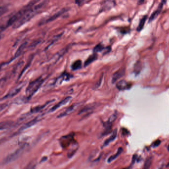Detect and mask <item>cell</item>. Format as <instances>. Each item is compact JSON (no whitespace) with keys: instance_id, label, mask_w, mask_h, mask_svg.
<instances>
[{"instance_id":"14","label":"cell","mask_w":169,"mask_h":169,"mask_svg":"<svg viewBox=\"0 0 169 169\" xmlns=\"http://www.w3.org/2000/svg\"><path fill=\"white\" fill-rule=\"evenodd\" d=\"M117 129H115L113 131L112 133V134L109 138L106 139L105 141L103 143L102 146V148L107 147V146H108L110 143L113 142V141H114L115 139H116V138H117Z\"/></svg>"},{"instance_id":"16","label":"cell","mask_w":169,"mask_h":169,"mask_svg":"<svg viewBox=\"0 0 169 169\" xmlns=\"http://www.w3.org/2000/svg\"><path fill=\"white\" fill-rule=\"evenodd\" d=\"M15 125L14 122L11 121H6L0 122V130H6L13 127Z\"/></svg>"},{"instance_id":"5","label":"cell","mask_w":169,"mask_h":169,"mask_svg":"<svg viewBox=\"0 0 169 169\" xmlns=\"http://www.w3.org/2000/svg\"><path fill=\"white\" fill-rule=\"evenodd\" d=\"M24 86V83H21L19 84L17 86L14 87V88H13L11 91H10L8 93L6 94L5 96L2 98L1 100L7 99H9L14 96L15 95L18 93L22 89V87H23Z\"/></svg>"},{"instance_id":"23","label":"cell","mask_w":169,"mask_h":169,"mask_svg":"<svg viewBox=\"0 0 169 169\" xmlns=\"http://www.w3.org/2000/svg\"><path fill=\"white\" fill-rule=\"evenodd\" d=\"M27 44V42H25V43H24L23 44L21 45V47L17 50V52H16V54H15V58H17V57L21 55V54H22V52L25 49V47H26Z\"/></svg>"},{"instance_id":"19","label":"cell","mask_w":169,"mask_h":169,"mask_svg":"<svg viewBox=\"0 0 169 169\" xmlns=\"http://www.w3.org/2000/svg\"><path fill=\"white\" fill-rule=\"evenodd\" d=\"M123 151V149L121 147H120L118 149L117 152H116V153L114 154V155H112L109 158H108L107 160V162L108 163H111L114 160L116 159V158H118V157L119 156V155H120L121 153Z\"/></svg>"},{"instance_id":"2","label":"cell","mask_w":169,"mask_h":169,"mask_svg":"<svg viewBox=\"0 0 169 169\" xmlns=\"http://www.w3.org/2000/svg\"><path fill=\"white\" fill-rule=\"evenodd\" d=\"M37 2H38V1H32V2H30L29 3H28L26 6H24L22 9L19 11L18 12L16 13V14H14L12 17L9 19V21L6 24V27L10 26L11 25L17 22V21H18L24 16V14H25V13H26L27 11H28L30 8L32 7Z\"/></svg>"},{"instance_id":"37","label":"cell","mask_w":169,"mask_h":169,"mask_svg":"<svg viewBox=\"0 0 169 169\" xmlns=\"http://www.w3.org/2000/svg\"><path fill=\"white\" fill-rule=\"evenodd\" d=\"M159 169H163V168H162V167L160 168Z\"/></svg>"},{"instance_id":"36","label":"cell","mask_w":169,"mask_h":169,"mask_svg":"<svg viewBox=\"0 0 169 169\" xmlns=\"http://www.w3.org/2000/svg\"><path fill=\"white\" fill-rule=\"evenodd\" d=\"M167 167H168V166H169V163H168V164H167Z\"/></svg>"},{"instance_id":"3","label":"cell","mask_w":169,"mask_h":169,"mask_svg":"<svg viewBox=\"0 0 169 169\" xmlns=\"http://www.w3.org/2000/svg\"><path fill=\"white\" fill-rule=\"evenodd\" d=\"M27 147V144L26 143L22 144L21 147L15 150L11 154H9L6 158L3 160L2 164L3 165L7 164L15 161L18 159L20 157L23 153L25 151V149Z\"/></svg>"},{"instance_id":"29","label":"cell","mask_w":169,"mask_h":169,"mask_svg":"<svg viewBox=\"0 0 169 169\" xmlns=\"http://www.w3.org/2000/svg\"><path fill=\"white\" fill-rule=\"evenodd\" d=\"M36 166V163L35 161H32L29 163L26 167L24 169H34Z\"/></svg>"},{"instance_id":"10","label":"cell","mask_w":169,"mask_h":169,"mask_svg":"<svg viewBox=\"0 0 169 169\" xmlns=\"http://www.w3.org/2000/svg\"><path fill=\"white\" fill-rule=\"evenodd\" d=\"M71 98H71V96L66 97V98L62 100L61 101H60V102H58L57 104L55 105V106H53L50 109L49 112H53L56 111V110L59 109L62 106H64L66 104H67V103H68L69 101H70Z\"/></svg>"},{"instance_id":"32","label":"cell","mask_w":169,"mask_h":169,"mask_svg":"<svg viewBox=\"0 0 169 169\" xmlns=\"http://www.w3.org/2000/svg\"><path fill=\"white\" fill-rule=\"evenodd\" d=\"M136 155H133V160H132V162H133V163H134L135 162V160H136Z\"/></svg>"},{"instance_id":"17","label":"cell","mask_w":169,"mask_h":169,"mask_svg":"<svg viewBox=\"0 0 169 169\" xmlns=\"http://www.w3.org/2000/svg\"><path fill=\"white\" fill-rule=\"evenodd\" d=\"M96 107V104H92L88 105L84 107L79 112V115L81 114H86L87 113L89 112L92 111Z\"/></svg>"},{"instance_id":"27","label":"cell","mask_w":169,"mask_h":169,"mask_svg":"<svg viewBox=\"0 0 169 169\" xmlns=\"http://www.w3.org/2000/svg\"><path fill=\"white\" fill-rule=\"evenodd\" d=\"M45 106H46L45 105H44L43 106H37V107H34L33 109H32L31 110V113H35L38 112L40 111H41V110H42L44 107H45Z\"/></svg>"},{"instance_id":"9","label":"cell","mask_w":169,"mask_h":169,"mask_svg":"<svg viewBox=\"0 0 169 169\" xmlns=\"http://www.w3.org/2000/svg\"><path fill=\"white\" fill-rule=\"evenodd\" d=\"M166 2L165 1H162V2H161V3L159 4V5L158 6L157 10L154 11L153 13H152V14L150 16V18L149 19V22H151L152 21H154L158 16V15L160 14L161 11H162L164 5Z\"/></svg>"},{"instance_id":"4","label":"cell","mask_w":169,"mask_h":169,"mask_svg":"<svg viewBox=\"0 0 169 169\" xmlns=\"http://www.w3.org/2000/svg\"><path fill=\"white\" fill-rule=\"evenodd\" d=\"M44 79L42 77H40L29 84L26 92L28 99L31 98L32 96L37 91L44 82Z\"/></svg>"},{"instance_id":"33","label":"cell","mask_w":169,"mask_h":169,"mask_svg":"<svg viewBox=\"0 0 169 169\" xmlns=\"http://www.w3.org/2000/svg\"><path fill=\"white\" fill-rule=\"evenodd\" d=\"M47 159V158L46 157H45L44 158H43L41 160V162L45 161V160Z\"/></svg>"},{"instance_id":"12","label":"cell","mask_w":169,"mask_h":169,"mask_svg":"<svg viewBox=\"0 0 169 169\" xmlns=\"http://www.w3.org/2000/svg\"><path fill=\"white\" fill-rule=\"evenodd\" d=\"M131 84L125 80H121L116 83L117 88L119 90H125L130 89Z\"/></svg>"},{"instance_id":"24","label":"cell","mask_w":169,"mask_h":169,"mask_svg":"<svg viewBox=\"0 0 169 169\" xmlns=\"http://www.w3.org/2000/svg\"><path fill=\"white\" fill-rule=\"evenodd\" d=\"M151 163H152V158L149 157L147 158V159L146 160V162L144 163L143 169H149Z\"/></svg>"},{"instance_id":"7","label":"cell","mask_w":169,"mask_h":169,"mask_svg":"<svg viewBox=\"0 0 169 169\" xmlns=\"http://www.w3.org/2000/svg\"><path fill=\"white\" fill-rule=\"evenodd\" d=\"M79 105V104H78V103H75V104L72 105L71 106H69V107L67 108V109H66L65 111H63L60 114H59V115L58 116V118H60L65 117L66 116L68 115L69 114H70L71 113L75 111L76 109H77Z\"/></svg>"},{"instance_id":"11","label":"cell","mask_w":169,"mask_h":169,"mask_svg":"<svg viewBox=\"0 0 169 169\" xmlns=\"http://www.w3.org/2000/svg\"><path fill=\"white\" fill-rule=\"evenodd\" d=\"M116 5V3L113 1H105L101 4L102 11H107L113 8Z\"/></svg>"},{"instance_id":"8","label":"cell","mask_w":169,"mask_h":169,"mask_svg":"<svg viewBox=\"0 0 169 169\" xmlns=\"http://www.w3.org/2000/svg\"><path fill=\"white\" fill-rule=\"evenodd\" d=\"M40 121V120L38 118H36L35 119H33L32 120L30 121L29 122H28V123H25L23 126H21V128L19 129L18 130L17 132H16V133H15V134L17 135V134L19 133H21L22 131H23L24 130H26L27 128L33 126L34 125L37 123L38 122H39Z\"/></svg>"},{"instance_id":"21","label":"cell","mask_w":169,"mask_h":169,"mask_svg":"<svg viewBox=\"0 0 169 169\" xmlns=\"http://www.w3.org/2000/svg\"><path fill=\"white\" fill-rule=\"evenodd\" d=\"M81 61L78 60L76 61L75 62H74L71 66V68L73 71H76V70L80 69L81 68Z\"/></svg>"},{"instance_id":"13","label":"cell","mask_w":169,"mask_h":169,"mask_svg":"<svg viewBox=\"0 0 169 169\" xmlns=\"http://www.w3.org/2000/svg\"><path fill=\"white\" fill-rule=\"evenodd\" d=\"M125 74V70L124 68H122L113 74L112 77V83H115L118 79L122 78Z\"/></svg>"},{"instance_id":"26","label":"cell","mask_w":169,"mask_h":169,"mask_svg":"<svg viewBox=\"0 0 169 169\" xmlns=\"http://www.w3.org/2000/svg\"><path fill=\"white\" fill-rule=\"evenodd\" d=\"M104 48V46L102 44H100H100H99L97 46H95V47L94 48V53H96L97 54V53L99 52H100V51L103 50Z\"/></svg>"},{"instance_id":"22","label":"cell","mask_w":169,"mask_h":169,"mask_svg":"<svg viewBox=\"0 0 169 169\" xmlns=\"http://www.w3.org/2000/svg\"><path fill=\"white\" fill-rule=\"evenodd\" d=\"M77 149H78V147H77V144H73V146L70 149V151H69L68 152V157L71 158V157L75 154V152H76Z\"/></svg>"},{"instance_id":"25","label":"cell","mask_w":169,"mask_h":169,"mask_svg":"<svg viewBox=\"0 0 169 169\" xmlns=\"http://www.w3.org/2000/svg\"><path fill=\"white\" fill-rule=\"evenodd\" d=\"M117 113L115 112L109 118V119H108V121L107 122L109 123L112 124L113 123H114L115 122V121L116 120V119H117Z\"/></svg>"},{"instance_id":"34","label":"cell","mask_w":169,"mask_h":169,"mask_svg":"<svg viewBox=\"0 0 169 169\" xmlns=\"http://www.w3.org/2000/svg\"><path fill=\"white\" fill-rule=\"evenodd\" d=\"M4 81V79H0V84H1V83H2V82H3Z\"/></svg>"},{"instance_id":"20","label":"cell","mask_w":169,"mask_h":169,"mask_svg":"<svg viewBox=\"0 0 169 169\" xmlns=\"http://www.w3.org/2000/svg\"><path fill=\"white\" fill-rule=\"evenodd\" d=\"M147 16L146 15V16H143L142 19H141V21H139V24L138 25L137 29H136V30L138 32H140L141 30L143 29V28L144 27V24H145V22L147 19Z\"/></svg>"},{"instance_id":"35","label":"cell","mask_w":169,"mask_h":169,"mask_svg":"<svg viewBox=\"0 0 169 169\" xmlns=\"http://www.w3.org/2000/svg\"><path fill=\"white\" fill-rule=\"evenodd\" d=\"M167 150L168 151H169V144L168 145V146Z\"/></svg>"},{"instance_id":"18","label":"cell","mask_w":169,"mask_h":169,"mask_svg":"<svg viewBox=\"0 0 169 169\" xmlns=\"http://www.w3.org/2000/svg\"><path fill=\"white\" fill-rule=\"evenodd\" d=\"M97 58V55L96 53H94L92 55H91L84 62V66H88V65H90L91 63H92V62L95 61Z\"/></svg>"},{"instance_id":"31","label":"cell","mask_w":169,"mask_h":169,"mask_svg":"<svg viewBox=\"0 0 169 169\" xmlns=\"http://www.w3.org/2000/svg\"><path fill=\"white\" fill-rule=\"evenodd\" d=\"M160 143H161V141L160 140H157L156 141H155V142H154L153 146L154 147H157L159 145Z\"/></svg>"},{"instance_id":"28","label":"cell","mask_w":169,"mask_h":169,"mask_svg":"<svg viewBox=\"0 0 169 169\" xmlns=\"http://www.w3.org/2000/svg\"><path fill=\"white\" fill-rule=\"evenodd\" d=\"M8 10V6H0V16H1L4 14H5Z\"/></svg>"},{"instance_id":"15","label":"cell","mask_w":169,"mask_h":169,"mask_svg":"<svg viewBox=\"0 0 169 169\" xmlns=\"http://www.w3.org/2000/svg\"><path fill=\"white\" fill-rule=\"evenodd\" d=\"M73 139V136L71 134L67 136H63L61 139V145L64 147H66L72 142Z\"/></svg>"},{"instance_id":"6","label":"cell","mask_w":169,"mask_h":169,"mask_svg":"<svg viewBox=\"0 0 169 169\" xmlns=\"http://www.w3.org/2000/svg\"><path fill=\"white\" fill-rule=\"evenodd\" d=\"M67 9L66 8H63L61 10H60V11H58L57 13H55V14L50 16L49 18H46L44 20H42L41 21V22L40 23V24H46L48 22H50L52 21H54L55 19L59 18L60 16H61L62 14H63L64 13H65L66 11H67Z\"/></svg>"},{"instance_id":"30","label":"cell","mask_w":169,"mask_h":169,"mask_svg":"<svg viewBox=\"0 0 169 169\" xmlns=\"http://www.w3.org/2000/svg\"><path fill=\"white\" fill-rule=\"evenodd\" d=\"M8 104H6V103L0 104V113L3 111L4 110H5L8 107Z\"/></svg>"},{"instance_id":"1","label":"cell","mask_w":169,"mask_h":169,"mask_svg":"<svg viewBox=\"0 0 169 169\" xmlns=\"http://www.w3.org/2000/svg\"><path fill=\"white\" fill-rule=\"evenodd\" d=\"M47 5L46 1H43L41 2L40 3L34 5L32 7L30 8L24 16L19 19L17 22L15 23L13 26L14 29H17L23 24H25L26 22H28V21H30V19L37 14L43 9H44L45 5Z\"/></svg>"}]
</instances>
